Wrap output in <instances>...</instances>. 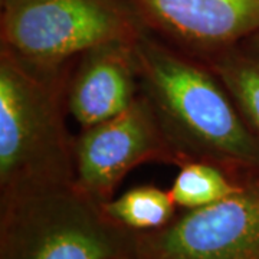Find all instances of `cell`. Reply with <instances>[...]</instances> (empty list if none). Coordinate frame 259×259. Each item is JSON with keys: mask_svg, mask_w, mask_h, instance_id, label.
I'll list each match as a JSON object with an SVG mask.
<instances>
[{"mask_svg": "<svg viewBox=\"0 0 259 259\" xmlns=\"http://www.w3.org/2000/svg\"><path fill=\"white\" fill-rule=\"evenodd\" d=\"M136 259H259V173L216 203L136 232Z\"/></svg>", "mask_w": 259, "mask_h": 259, "instance_id": "5", "label": "cell"}, {"mask_svg": "<svg viewBox=\"0 0 259 259\" xmlns=\"http://www.w3.org/2000/svg\"><path fill=\"white\" fill-rule=\"evenodd\" d=\"M141 94L187 160L222 167L238 180L259 173V140L212 69L147 32L133 45Z\"/></svg>", "mask_w": 259, "mask_h": 259, "instance_id": "1", "label": "cell"}, {"mask_svg": "<svg viewBox=\"0 0 259 259\" xmlns=\"http://www.w3.org/2000/svg\"><path fill=\"white\" fill-rule=\"evenodd\" d=\"M248 40L250 42V47L253 48V52L259 54V30L255 33V35H252Z\"/></svg>", "mask_w": 259, "mask_h": 259, "instance_id": "12", "label": "cell"}, {"mask_svg": "<svg viewBox=\"0 0 259 259\" xmlns=\"http://www.w3.org/2000/svg\"><path fill=\"white\" fill-rule=\"evenodd\" d=\"M115 222L134 232L157 231L176 218V206L168 190L156 186H137L102 203Z\"/></svg>", "mask_w": 259, "mask_h": 259, "instance_id": "10", "label": "cell"}, {"mask_svg": "<svg viewBox=\"0 0 259 259\" xmlns=\"http://www.w3.org/2000/svg\"><path fill=\"white\" fill-rule=\"evenodd\" d=\"M151 161L180 167L190 160L175 146L143 94L75 140V183L101 203L111 200L133 168Z\"/></svg>", "mask_w": 259, "mask_h": 259, "instance_id": "6", "label": "cell"}, {"mask_svg": "<svg viewBox=\"0 0 259 259\" xmlns=\"http://www.w3.org/2000/svg\"><path fill=\"white\" fill-rule=\"evenodd\" d=\"M239 186L241 180L231 176L222 167L202 160H190L179 167L168 192L177 206L192 210L222 200L235 193Z\"/></svg>", "mask_w": 259, "mask_h": 259, "instance_id": "11", "label": "cell"}, {"mask_svg": "<svg viewBox=\"0 0 259 259\" xmlns=\"http://www.w3.org/2000/svg\"><path fill=\"white\" fill-rule=\"evenodd\" d=\"M147 29L214 55L259 30V0H125Z\"/></svg>", "mask_w": 259, "mask_h": 259, "instance_id": "7", "label": "cell"}, {"mask_svg": "<svg viewBox=\"0 0 259 259\" xmlns=\"http://www.w3.org/2000/svg\"><path fill=\"white\" fill-rule=\"evenodd\" d=\"M143 30L125 0H2V49L45 69H65L107 45H133Z\"/></svg>", "mask_w": 259, "mask_h": 259, "instance_id": "4", "label": "cell"}, {"mask_svg": "<svg viewBox=\"0 0 259 259\" xmlns=\"http://www.w3.org/2000/svg\"><path fill=\"white\" fill-rule=\"evenodd\" d=\"M133 45H107L82 56L66 90V108L82 128L118 115L139 97Z\"/></svg>", "mask_w": 259, "mask_h": 259, "instance_id": "8", "label": "cell"}, {"mask_svg": "<svg viewBox=\"0 0 259 259\" xmlns=\"http://www.w3.org/2000/svg\"><path fill=\"white\" fill-rule=\"evenodd\" d=\"M64 72L0 51V194L75 182Z\"/></svg>", "mask_w": 259, "mask_h": 259, "instance_id": "2", "label": "cell"}, {"mask_svg": "<svg viewBox=\"0 0 259 259\" xmlns=\"http://www.w3.org/2000/svg\"><path fill=\"white\" fill-rule=\"evenodd\" d=\"M0 259H136V232L75 182L0 194Z\"/></svg>", "mask_w": 259, "mask_h": 259, "instance_id": "3", "label": "cell"}, {"mask_svg": "<svg viewBox=\"0 0 259 259\" xmlns=\"http://www.w3.org/2000/svg\"><path fill=\"white\" fill-rule=\"evenodd\" d=\"M209 68L222 81L259 140V54L231 48L210 56Z\"/></svg>", "mask_w": 259, "mask_h": 259, "instance_id": "9", "label": "cell"}]
</instances>
